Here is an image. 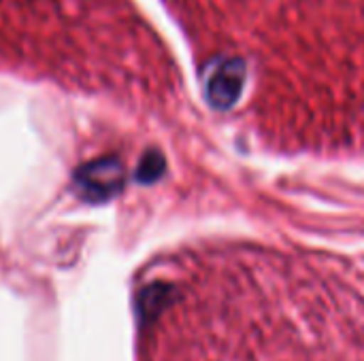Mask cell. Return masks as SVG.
<instances>
[{
    "mask_svg": "<svg viewBox=\"0 0 364 361\" xmlns=\"http://www.w3.org/2000/svg\"><path fill=\"white\" fill-rule=\"evenodd\" d=\"M343 309L275 260H173L139 291V361H364V332Z\"/></svg>",
    "mask_w": 364,
    "mask_h": 361,
    "instance_id": "6da1fadb",
    "label": "cell"
},
{
    "mask_svg": "<svg viewBox=\"0 0 364 361\" xmlns=\"http://www.w3.org/2000/svg\"><path fill=\"white\" fill-rule=\"evenodd\" d=\"M0 68L117 96L164 79L158 43L128 0H0Z\"/></svg>",
    "mask_w": 364,
    "mask_h": 361,
    "instance_id": "7a4b0ae2",
    "label": "cell"
}]
</instances>
